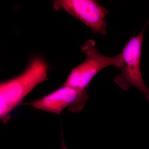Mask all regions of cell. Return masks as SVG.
<instances>
[{"label":"cell","mask_w":149,"mask_h":149,"mask_svg":"<svg viewBox=\"0 0 149 149\" xmlns=\"http://www.w3.org/2000/svg\"><path fill=\"white\" fill-rule=\"evenodd\" d=\"M49 65L45 59L35 56L27 68L16 77L0 84V118L5 123L10 113L21 104L26 96L41 83L48 80Z\"/></svg>","instance_id":"obj_1"},{"label":"cell","mask_w":149,"mask_h":149,"mask_svg":"<svg viewBox=\"0 0 149 149\" xmlns=\"http://www.w3.org/2000/svg\"><path fill=\"white\" fill-rule=\"evenodd\" d=\"M81 50L86 56L85 61L71 70L63 85L86 90L93 78L105 68L113 65L120 69L123 65L121 53L112 57L102 55L92 39L85 42Z\"/></svg>","instance_id":"obj_2"},{"label":"cell","mask_w":149,"mask_h":149,"mask_svg":"<svg viewBox=\"0 0 149 149\" xmlns=\"http://www.w3.org/2000/svg\"><path fill=\"white\" fill-rule=\"evenodd\" d=\"M148 21L142 32L130 38L122 52L123 65L120 73L114 77V82L124 91H128L130 86L138 89L149 102V88L144 83L141 69L142 47L144 33Z\"/></svg>","instance_id":"obj_3"},{"label":"cell","mask_w":149,"mask_h":149,"mask_svg":"<svg viewBox=\"0 0 149 149\" xmlns=\"http://www.w3.org/2000/svg\"><path fill=\"white\" fill-rule=\"evenodd\" d=\"M53 8L65 11L90 27L94 34L107 35L105 18L109 12L95 0H55Z\"/></svg>","instance_id":"obj_4"},{"label":"cell","mask_w":149,"mask_h":149,"mask_svg":"<svg viewBox=\"0 0 149 149\" xmlns=\"http://www.w3.org/2000/svg\"><path fill=\"white\" fill-rule=\"evenodd\" d=\"M88 98L89 95L86 90H80L63 85L41 98L24 104L35 109L60 115L66 108L71 112L81 111Z\"/></svg>","instance_id":"obj_5"}]
</instances>
